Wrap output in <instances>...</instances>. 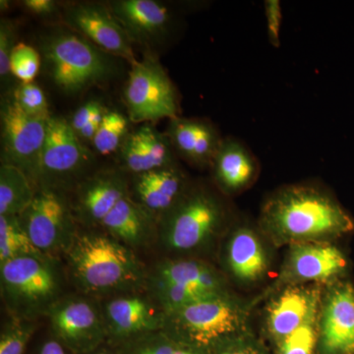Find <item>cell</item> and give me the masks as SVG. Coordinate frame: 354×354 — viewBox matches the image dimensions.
Returning <instances> with one entry per match:
<instances>
[{
  "label": "cell",
  "instance_id": "cell-12",
  "mask_svg": "<svg viewBox=\"0 0 354 354\" xmlns=\"http://www.w3.org/2000/svg\"><path fill=\"white\" fill-rule=\"evenodd\" d=\"M317 354H354V285L346 278L324 288Z\"/></svg>",
  "mask_w": 354,
  "mask_h": 354
},
{
  "label": "cell",
  "instance_id": "cell-8",
  "mask_svg": "<svg viewBox=\"0 0 354 354\" xmlns=\"http://www.w3.org/2000/svg\"><path fill=\"white\" fill-rule=\"evenodd\" d=\"M18 218L26 234L46 257L66 253L77 234L73 212L55 188L41 186Z\"/></svg>",
  "mask_w": 354,
  "mask_h": 354
},
{
  "label": "cell",
  "instance_id": "cell-25",
  "mask_svg": "<svg viewBox=\"0 0 354 354\" xmlns=\"http://www.w3.org/2000/svg\"><path fill=\"white\" fill-rule=\"evenodd\" d=\"M155 221L152 214L128 195L111 209L101 227L116 241L133 248L149 241Z\"/></svg>",
  "mask_w": 354,
  "mask_h": 354
},
{
  "label": "cell",
  "instance_id": "cell-7",
  "mask_svg": "<svg viewBox=\"0 0 354 354\" xmlns=\"http://www.w3.org/2000/svg\"><path fill=\"white\" fill-rule=\"evenodd\" d=\"M149 281L153 299L165 314L228 291L225 277L209 263L198 259L162 261Z\"/></svg>",
  "mask_w": 354,
  "mask_h": 354
},
{
  "label": "cell",
  "instance_id": "cell-20",
  "mask_svg": "<svg viewBox=\"0 0 354 354\" xmlns=\"http://www.w3.org/2000/svg\"><path fill=\"white\" fill-rule=\"evenodd\" d=\"M108 7L131 41L151 43L171 29V11L155 0H116Z\"/></svg>",
  "mask_w": 354,
  "mask_h": 354
},
{
  "label": "cell",
  "instance_id": "cell-35",
  "mask_svg": "<svg viewBox=\"0 0 354 354\" xmlns=\"http://www.w3.org/2000/svg\"><path fill=\"white\" fill-rule=\"evenodd\" d=\"M212 351L213 354H268L249 332L223 342Z\"/></svg>",
  "mask_w": 354,
  "mask_h": 354
},
{
  "label": "cell",
  "instance_id": "cell-23",
  "mask_svg": "<svg viewBox=\"0 0 354 354\" xmlns=\"http://www.w3.org/2000/svg\"><path fill=\"white\" fill-rule=\"evenodd\" d=\"M167 136L177 155L193 165L211 167L223 138L209 121L177 118L169 120Z\"/></svg>",
  "mask_w": 354,
  "mask_h": 354
},
{
  "label": "cell",
  "instance_id": "cell-11",
  "mask_svg": "<svg viewBox=\"0 0 354 354\" xmlns=\"http://www.w3.org/2000/svg\"><path fill=\"white\" fill-rule=\"evenodd\" d=\"M348 267V257L334 242H297L288 246L285 262L272 288L278 291L290 286H327L346 278Z\"/></svg>",
  "mask_w": 354,
  "mask_h": 354
},
{
  "label": "cell",
  "instance_id": "cell-29",
  "mask_svg": "<svg viewBox=\"0 0 354 354\" xmlns=\"http://www.w3.org/2000/svg\"><path fill=\"white\" fill-rule=\"evenodd\" d=\"M318 323L319 311L299 329L276 344V354H317Z\"/></svg>",
  "mask_w": 354,
  "mask_h": 354
},
{
  "label": "cell",
  "instance_id": "cell-5",
  "mask_svg": "<svg viewBox=\"0 0 354 354\" xmlns=\"http://www.w3.org/2000/svg\"><path fill=\"white\" fill-rule=\"evenodd\" d=\"M41 51L51 79L66 94H76L113 75V55L75 32L51 35L44 39Z\"/></svg>",
  "mask_w": 354,
  "mask_h": 354
},
{
  "label": "cell",
  "instance_id": "cell-14",
  "mask_svg": "<svg viewBox=\"0 0 354 354\" xmlns=\"http://www.w3.org/2000/svg\"><path fill=\"white\" fill-rule=\"evenodd\" d=\"M90 158L68 121L50 116L41 157V185L55 189L57 183L75 176Z\"/></svg>",
  "mask_w": 354,
  "mask_h": 354
},
{
  "label": "cell",
  "instance_id": "cell-17",
  "mask_svg": "<svg viewBox=\"0 0 354 354\" xmlns=\"http://www.w3.org/2000/svg\"><path fill=\"white\" fill-rule=\"evenodd\" d=\"M46 315L58 339L70 348H90L106 334L102 311L84 298L59 299Z\"/></svg>",
  "mask_w": 354,
  "mask_h": 354
},
{
  "label": "cell",
  "instance_id": "cell-9",
  "mask_svg": "<svg viewBox=\"0 0 354 354\" xmlns=\"http://www.w3.org/2000/svg\"><path fill=\"white\" fill-rule=\"evenodd\" d=\"M128 118L135 123L153 122L178 116L176 88L157 59L144 57L131 65L124 88Z\"/></svg>",
  "mask_w": 354,
  "mask_h": 354
},
{
  "label": "cell",
  "instance_id": "cell-31",
  "mask_svg": "<svg viewBox=\"0 0 354 354\" xmlns=\"http://www.w3.org/2000/svg\"><path fill=\"white\" fill-rule=\"evenodd\" d=\"M36 330L34 321L13 317L6 324L0 339V354H23Z\"/></svg>",
  "mask_w": 354,
  "mask_h": 354
},
{
  "label": "cell",
  "instance_id": "cell-15",
  "mask_svg": "<svg viewBox=\"0 0 354 354\" xmlns=\"http://www.w3.org/2000/svg\"><path fill=\"white\" fill-rule=\"evenodd\" d=\"M320 283L290 286L277 291L265 313V329L274 344L283 341L320 309L324 288Z\"/></svg>",
  "mask_w": 354,
  "mask_h": 354
},
{
  "label": "cell",
  "instance_id": "cell-26",
  "mask_svg": "<svg viewBox=\"0 0 354 354\" xmlns=\"http://www.w3.org/2000/svg\"><path fill=\"white\" fill-rule=\"evenodd\" d=\"M36 186L24 172L10 165L0 167V216H19L31 204Z\"/></svg>",
  "mask_w": 354,
  "mask_h": 354
},
{
  "label": "cell",
  "instance_id": "cell-1",
  "mask_svg": "<svg viewBox=\"0 0 354 354\" xmlns=\"http://www.w3.org/2000/svg\"><path fill=\"white\" fill-rule=\"evenodd\" d=\"M258 230L276 246L333 242L353 234L354 218L325 188L290 184L274 191L263 203Z\"/></svg>",
  "mask_w": 354,
  "mask_h": 354
},
{
  "label": "cell",
  "instance_id": "cell-2",
  "mask_svg": "<svg viewBox=\"0 0 354 354\" xmlns=\"http://www.w3.org/2000/svg\"><path fill=\"white\" fill-rule=\"evenodd\" d=\"M66 255L72 278L86 293L132 292L146 281L132 249L106 232H77Z\"/></svg>",
  "mask_w": 354,
  "mask_h": 354
},
{
  "label": "cell",
  "instance_id": "cell-24",
  "mask_svg": "<svg viewBox=\"0 0 354 354\" xmlns=\"http://www.w3.org/2000/svg\"><path fill=\"white\" fill-rule=\"evenodd\" d=\"M136 201L160 221L190 187L183 172L177 167L135 176Z\"/></svg>",
  "mask_w": 354,
  "mask_h": 354
},
{
  "label": "cell",
  "instance_id": "cell-28",
  "mask_svg": "<svg viewBox=\"0 0 354 354\" xmlns=\"http://www.w3.org/2000/svg\"><path fill=\"white\" fill-rule=\"evenodd\" d=\"M129 118L120 111H106L92 144L95 150L101 155H111L120 150L123 142L128 136Z\"/></svg>",
  "mask_w": 354,
  "mask_h": 354
},
{
  "label": "cell",
  "instance_id": "cell-10",
  "mask_svg": "<svg viewBox=\"0 0 354 354\" xmlns=\"http://www.w3.org/2000/svg\"><path fill=\"white\" fill-rule=\"evenodd\" d=\"M48 122L23 113L12 97L2 104L1 164L21 169L35 186L41 183Z\"/></svg>",
  "mask_w": 354,
  "mask_h": 354
},
{
  "label": "cell",
  "instance_id": "cell-34",
  "mask_svg": "<svg viewBox=\"0 0 354 354\" xmlns=\"http://www.w3.org/2000/svg\"><path fill=\"white\" fill-rule=\"evenodd\" d=\"M16 30L13 23L8 19L0 21V77L6 83L11 76L10 58L16 46Z\"/></svg>",
  "mask_w": 354,
  "mask_h": 354
},
{
  "label": "cell",
  "instance_id": "cell-3",
  "mask_svg": "<svg viewBox=\"0 0 354 354\" xmlns=\"http://www.w3.org/2000/svg\"><path fill=\"white\" fill-rule=\"evenodd\" d=\"M250 305L230 291L203 298L165 314V327L177 341L211 351L232 337L248 333Z\"/></svg>",
  "mask_w": 354,
  "mask_h": 354
},
{
  "label": "cell",
  "instance_id": "cell-18",
  "mask_svg": "<svg viewBox=\"0 0 354 354\" xmlns=\"http://www.w3.org/2000/svg\"><path fill=\"white\" fill-rule=\"evenodd\" d=\"M128 195L127 181L122 174L100 172L80 184L72 212L85 225H101L115 205Z\"/></svg>",
  "mask_w": 354,
  "mask_h": 354
},
{
  "label": "cell",
  "instance_id": "cell-30",
  "mask_svg": "<svg viewBox=\"0 0 354 354\" xmlns=\"http://www.w3.org/2000/svg\"><path fill=\"white\" fill-rule=\"evenodd\" d=\"M11 97L21 111L32 118L50 120L48 101L41 88L36 83H20Z\"/></svg>",
  "mask_w": 354,
  "mask_h": 354
},
{
  "label": "cell",
  "instance_id": "cell-16",
  "mask_svg": "<svg viewBox=\"0 0 354 354\" xmlns=\"http://www.w3.org/2000/svg\"><path fill=\"white\" fill-rule=\"evenodd\" d=\"M106 333L120 339L156 333L165 327V313L153 298L138 293L114 295L102 310Z\"/></svg>",
  "mask_w": 354,
  "mask_h": 354
},
{
  "label": "cell",
  "instance_id": "cell-6",
  "mask_svg": "<svg viewBox=\"0 0 354 354\" xmlns=\"http://www.w3.org/2000/svg\"><path fill=\"white\" fill-rule=\"evenodd\" d=\"M1 292L13 317L34 320L60 299L62 279L51 258L27 256L0 264Z\"/></svg>",
  "mask_w": 354,
  "mask_h": 354
},
{
  "label": "cell",
  "instance_id": "cell-4",
  "mask_svg": "<svg viewBox=\"0 0 354 354\" xmlns=\"http://www.w3.org/2000/svg\"><path fill=\"white\" fill-rule=\"evenodd\" d=\"M230 216L227 204L215 192L190 186L160 218V241L172 252H193L213 241Z\"/></svg>",
  "mask_w": 354,
  "mask_h": 354
},
{
  "label": "cell",
  "instance_id": "cell-36",
  "mask_svg": "<svg viewBox=\"0 0 354 354\" xmlns=\"http://www.w3.org/2000/svg\"><path fill=\"white\" fill-rule=\"evenodd\" d=\"M268 39L274 48L281 46V30L283 23V10L279 0H266L264 2Z\"/></svg>",
  "mask_w": 354,
  "mask_h": 354
},
{
  "label": "cell",
  "instance_id": "cell-37",
  "mask_svg": "<svg viewBox=\"0 0 354 354\" xmlns=\"http://www.w3.org/2000/svg\"><path fill=\"white\" fill-rule=\"evenodd\" d=\"M174 344L171 335H158L152 341L144 344L135 354H174Z\"/></svg>",
  "mask_w": 354,
  "mask_h": 354
},
{
  "label": "cell",
  "instance_id": "cell-21",
  "mask_svg": "<svg viewBox=\"0 0 354 354\" xmlns=\"http://www.w3.org/2000/svg\"><path fill=\"white\" fill-rule=\"evenodd\" d=\"M174 152L169 136L151 124L129 133L120 150L121 164L135 176L176 167Z\"/></svg>",
  "mask_w": 354,
  "mask_h": 354
},
{
  "label": "cell",
  "instance_id": "cell-27",
  "mask_svg": "<svg viewBox=\"0 0 354 354\" xmlns=\"http://www.w3.org/2000/svg\"><path fill=\"white\" fill-rule=\"evenodd\" d=\"M44 256L34 245L16 216H0V264L16 258Z\"/></svg>",
  "mask_w": 354,
  "mask_h": 354
},
{
  "label": "cell",
  "instance_id": "cell-33",
  "mask_svg": "<svg viewBox=\"0 0 354 354\" xmlns=\"http://www.w3.org/2000/svg\"><path fill=\"white\" fill-rule=\"evenodd\" d=\"M41 67L38 51L29 44L18 43L10 58V73L21 83L34 82Z\"/></svg>",
  "mask_w": 354,
  "mask_h": 354
},
{
  "label": "cell",
  "instance_id": "cell-40",
  "mask_svg": "<svg viewBox=\"0 0 354 354\" xmlns=\"http://www.w3.org/2000/svg\"><path fill=\"white\" fill-rule=\"evenodd\" d=\"M39 354H65V351L60 342L50 339L44 342L39 351Z\"/></svg>",
  "mask_w": 354,
  "mask_h": 354
},
{
  "label": "cell",
  "instance_id": "cell-13",
  "mask_svg": "<svg viewBox=\"0 0 354 354\" xmlns=\"http://www.w3.org/2000/svg\"><path fill=\"white\" fill-rule=\"evenodd\" d=\"M64 19L77 34L104 53L123 58L130 65L138 62L133 53L132 41L108 6L93 2L74 4L65 9Z\"/></svg>",
  "mask_w": 354,
  "mask_h": 354
},
{
  "label": "cell",
  "instance_id": "cell-38",
  "mask_svg": "<svg viewBox=\"0 0 354 354\" xmlns=\"http://www.w3.org/2000/svg\"><path fill=\"white\" fill-rule=\"evenodd\" d=\"M23 3L30 12L44 17L53 15L57 11V3L53 0H25Z\"/></svg>",
  "mask_w": 354,
  "mask_h": 354
},
{
  "label": "cell",
  "instance_id": "cell-39",
  "mask_svg": "<svg viewBox=\"0 0 354 354\" xmlns=\"http://www.w3.org/2000/svg\"><path fill=\"white\" fill-rule=\"evenodd\" d=\"M174 354H209L208 349L199 348L188 342L174 339Z\"/></svg>",
  "mask_w": 354,
  "mask_h": 354
},
{
  "label": "cell",
  "instance_id": "cell-32",
  "mask_svg": "<svg viewBox=\"0 0 354 354\" xmlns=\"http://www.w3.org/2000/svg\"><path fill=\"white\" fill-rule=\"evenodd\" d=\"M104 113L99 102L90 101L77 109L69 123L81 141L93 142Z\"/></svg>",
  "mask_w": 354,
  "mask_h": 354
},
{
  "label": "cell",
  "instance_id": "cell-19",
  "mask_svg": "<svg viewBox=\"0 0 354 354\" xmlns=\"http://www.w3.org/2000/svg\"><path fill=\"white\" fill-rule=\"evenodd\" d=\"M262 234L248 225H237L228 235L225 264L239 283L252 285L269 272L270 258L263 243Z\"/></svg>",
  "mask_w": 354,
  "mask_h": 354
},
{
  "label": "cell",
  "instance_id": "cell-41",
  "mask_svg": "<svg viewBox=\"0 0 354 354\" xmlns=\"http://www.w3.org/2000/svg\"><path fill=\"white\" fill-rule=\"evenodd\" d=\"M100 354H106V353H100Z\"/></svg>",
  "mask_w": 354,
  "mask_h": 354
},
{
  "label": "cell",
  "instance_id": "cell-22",
  "mask_svg": "<svg viewBox=\"0 0 354 354\" xmlns=\"http://www.w3.org/2000/svg\"><path fill=\"white\" fill-rule=\"evenodd\" d=\"M209 167L216 187L228 196L250 187L260 169L259 162L250 149L234 137L223 138Z\"/></svg>",
  "mask_w": 354,
  "mask_h": 354
}]
</instances>
